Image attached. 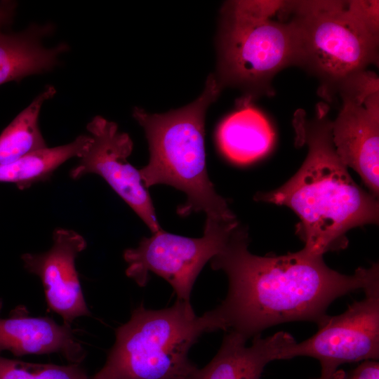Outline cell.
<instances>
[{
  "label": "cell",
  "instance_id": "obj_1",
  "mask_svg": "<svg viewBox=\"0 0 379 379\" xmlns=\"http://www.w3.org/2000/svg\"><path fill=\"white\" fill-rule=\"evenodd\" d=\"M248 243L246 229L238 225L210 260L211 268L223 271L229 282L225 300L209 311L215 331H235L248 339L289 321H312L319 327L336 298L379 283L378 263L347 275L304 248L260 256L249 252Z\"/></svg>",
  "mask_w": 379,
  "mask_h": 379
},
{
  "label": "cell",
  "instance_id": "obj_2",
  "mask_svg": "<svg viewBox=\"0 0 379 379\" xmlns=\"http://www.w3.org/2000/svg\"><path fill=\"white\" fill-rule=\"evenodd\" d=\"M326 114L320 107L314 119L297 127L298 135L308 145L298 172L281 187L254 197L291 208L300 218L296 233L303 248L320 255L345 248L350 229L376 224L379 216L377 197L354 181L338 157Z\"/></svg>",
  "mask_w": 379,
  "mask_h": 379
},
{
  "label": "cell",
  "instance_id": "obj_3",
  "mask_svg": "<svg viewBox=\"0 0 379 379\" xmlns=\"http://www.w3.org/2000/svg\"><path fill=\"white\" fill-rule=\"evenodd\" d=\"M221 88L216 77L209 75L201 95L190 104L164 114L135 107L133 116L144 128L149 145V162L140 169L145 187L165 184L183 192L187 199L178 208L180 215L202 211L206 219L233 222L236 217L215 192L206 161L205 115Z\"/></svg>",
  "mask_w": 379,
  "mask_h": 379
},
{
  "label": "cell",
  "instance_id": "obj_4",
  "mask_svg": "<svg viewBox=\"0 0 379 379\" xmlns=\"http://www.w3.org/2000/svg\"><path fill=\"white\" fill-rule=\"evenodd\" d=\"M297 41L295 65L331 100L378 60V1H285ZM325 98V99H326Z\"/></svg>",
  "mask_w": 379,
  "mask_h": 379
},
{
  "label": "cell",
  "instance_id": "obj_5",
  "mask_svg": "<svg viewBox=\"0 0 379 379\" xmlns=\"http://www.w3.org/2000/svg\"><path fill=\"white\" fill-rule=\"evenodd\" d=\"M214 331L209 312L197 316L191 303L177 299L161 310L141 304L116 329L105 364L90 379H185L197 368L190 348Z\"/></svg>",
  "mask_w": 379,
  "mask_h": 379
},
{
  "label": "cell",
  "instance_id": "obj_6",
  "mask_svg": "<svg viewBox=\"0 0 379 379\" xmlns=\"http://www.w3.org/2000/svg\"><path fill=\"white\" fill-rule=\"evenodd\" d=\"M282 1H230L222 9L218 37L221 87L233 86L248 99L272 95L271 82L282 69L295 65L297 41L293 23L275 20Z\"/></svg>",
  "mask_w": 379,
  "mask_h": 379
},
{
  "label": "cell",
  "instance_id": "obj_7",
  "mask_svg": "<svg viewBox=\"0 0 379 379\" xmlns=\"http://www.w3.org/2000/svg\"><path fill=\"white\" fill-rule=\"evenodd\" d=\"M238 222L206 219L204 234L191 238L161 230L144 237L135 248L126 249V274L145 286L150 272L164 279L172 286L177 299L190 303L194 284L205 264L224 247Z\"/></svg>",
  "mask_w": 379,
  "mask_h": 379
},
{
  "label": "cell",
  "instance_id": "obj_8",
  "mask_svg": "<svg viewBox=\"0 0 379 379\" xmlns=\"http://www.w3.org/2000/svg\"><path fill=\"white\" fill-rule=\"evenodd\" d=\"M339 95L342 108L331 121L333 142L341 161L353 168L375 197L379 192L378 79L366 72Z\"/></svg>",
  "mask_w": 379,
  "mask_h": 379
},
{
  "label": "cell",
  "instance_id": "obj_9",
  "mask_svg": "<svg viewBox=\"0 0 379 379\" xmlns=\"http://www.w3.org/2000/svg\"><path fill=\"white\" fill-rule=\"evenodd\" d=\"M365 298L354 301L345 312L329 316L308 339L293 342L282 359L310 357L321 364L338 367L348 362L379 358V283L364 290Z\"/></svg>",
  "mask_w": 379,
  "mask_h": 379
},
{
  "label": "cell",
  "instance_id": "obj_10",
  "mask_svg": "<svg viewBox=\"0 0 379 379\" xmlns=\"http://www.w3.org/2000/svg\"><path fill=\"white\" fill-rule=\"evenodd\" d=\"M92 142L70 171L73 179L93 173L102 177L141 218L152 233L162 229L151 197L140 173L127 160L133 150L128 134L119 132L116 123L95 117L86 126Z\"/></svg>",
  "mask_w": 379,
  "mask_h": 379
},
{
  "label": "cell",
  "instance_id": "obj_11",
  "mask_svg": "<svg viewBox=\"0 0 379 379\" xmlns=\"http://www.w3.org/2000/svg\"><path fill=\"white\" fill-rule=\"evenodd\" d=\"M86 246L78 232L59 228L47 251L21 256L25 270L40 279L48 309L69 325L78 317L91 316L76 268V259Z\"/></svg>",
  "mask_w": 379,
  "mask_h": 379
},
{
  "label": "cell",
  "instance_id": "obj_12",
  "mask_svg": "<svg viewBox=\"0 0 379 379\" xmlns=\"http://www.w3.org/2000/svg\"><path fill=\"white\" fill-rule=\"evenodd\" d=\"M5 350L17 357L57 353L76 364L86 355L71 325L58 324L47 317H30L22 306L12 310L8 317L0 318V352Z\"/></svg>",
  "mask_w": 379,
  "mask_h": 379
},
{
  "label": "cell",
  "instance_id": "obj_13",
  "mask_svg": "<svg viewBox=\"0 0 379 379\" xmlns=\"http://www.w3.org/2000/svg\"><path fill=\"white\" fill-rule=\"evenodd\" d=\"M245 337L235 331H227L219 350L204 367H197L185 379H260L266 365L282 360L284 350L295 341L286 332H278L262 338L253 337L246 346Z\"/></svg>",
  "mask_w": 379,
  "mask_h": 379
},
{
  "label": "cell",
  "instance_id": "obj_14",
  "mask_svg": "<svg viewBox=\"0 0 379 379\" xmlns=\"http://www.w3.org/2000/svg\"><path fill=\"white\" fill-rule=\"evenodd\" d=\"M52 31L49 24L32 25L17 34H5L0 29V85L52 70L58 65L59 55L69 47L64 43L44 47L41 39Z\"/></svg>",
  "mask_w": 379,
  "mask_h": 379
},
{
  "label": "cell",
  "instance_id": "obj_15",
  "mask_svg": "<svg viewBox=\"0 0 379 379\" xmlns=\"http://www.w3.org/2000/svg\"><path fill=\"white\" fill-rule=\"evenodd\" d=\"M217 140L232 161L248 164L266 154L274 141V133L266 118L245 101L242 107L220 124Z\"/></svg>",
  "mask_w": 379,
  "mask_h": 379
},
{
  "label": "cell",
  "instance_id": "obj_16",
  "mask_svg": "<svg viewBox=\"0 0 379 379\" xmlns=\"http://www.w3.org/2000/svg\"><path fill=\"white\" fill-rule=\"evenodd\" d=\"M91 142L90 135H81L68 144L46 147L13 162L0 165V182L15 184L20 190L27 189L34 183L47 180L69 159L81 158Z\"/></svg>",
  "mask_w": 379,
  "mask_h": 379
},
{
  "label": "cell",
  "instance_id": "obj_17",
  "mask_svg": "<svg viewBox=\"0 0 379 379\" xmlns=\"http://www.w3.org/2000/svg\"><path fill=\"white\" fill-rule=\"evenodd\" d=\"M55 93L53 86H47L2 131L0 165L13 162L31 152L47 147L39 128V117L43 104Z\"/></svg>",
  "mask_w": 379,
  "mask_h": 379
},
{
  "label": "cell",
  "instance_id": "obj_18",
  "mask_svg": "<svg viewBox=\"0 0 379 379\" xmlns=\"http://www.w3.org/2000/svg\"><path fill=\"white\" fill-rule=\"evenodd\" d=\"M0 379H90L80 364H37L0 356Z\"/></svg>",
  "mask_w": 379,
  "mask_h": 379
},
{
  "label": "cell",
  "instance_id": "obj_19",
  "mask_svg": "<svg viewBox=\"0 0 379 379\" xmlns=\"http://www.w3.org/2000/svg\"><path fill=\"white\" fill-rule=\"evenodd\" d=\"M336 379H379V363L376 360H366L347 373L338 371Z\"/></svg>",
  "mask_w": 379,
  "mask_h": 379
},
{
  "label": "cell",
  "instance_id": "obj_20",
  "mask_svg": "<svg viewBox=\"0 0 379 379\" xmlns=\"http://www.w3.org/2000/svg\"><path fill=\"white\" fill-rule=\"evenodd\" d=\"M15 11V3L3 1L0 3V28L8 25L13 20Z\"/></svg>",
  "mask_w": 379,
  "mask_h": 379
},
{
  "label": "cell",
  "instance_id": "obj_21",
  "mask_svg": "<svg viewBox=\"0 0 379 379\" xmlns=\"http://www.w3.org/2000/svg\"><path fill=\"white\" fill-rule=\"evenodd\" d=\"M321 375L315 379H336L338 375V367L333 365L321 364Z\"/></svg>",
  "mask_w": 379,
  "mask_h": 379
},
{
  "label": "cell",
  "instance_id": "obj_22",
  "mask_svg": "<svg viewBox=\"0 0 379 379\" xmlns=\"http://www.w3.org/2000/svg\"><path fill=\"white\" fill-rule=\"evenodd\" d=\"M2 308H3V301L0 298V312H1V310H2Z\"/></svg>",
  "mask_w": 379,
  "mask_h": 379
}]
</instances>
